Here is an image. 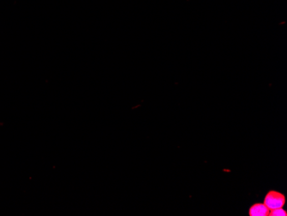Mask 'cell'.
<instances>
[{
  "label": "cell",
  "instance_id": "1",
  "mask_svg": "<svg viewBox=\"0 0 287 216\" xmlns=\"http://www.w3.org/2000/svg\"><path fill=\"white\" fill-rule=\"evenodd\" d=\"M285 203V197L280 192L271 191L268 192L264 199V204L270 210L274 208H283Z\"/></svg>",
  "mask_w": 287,
  "mask_h": 216
},
{
  "label": "cell",
  "instance_id": "2",
  "mask_svg": "<svg viewBox=\"0 0 287 216\" xmlns=\"http://www.w3.org/2000/svg\"><path fill=\"white\" fill-rule=\"evenodd\" d=\"M270 209L264 203H255L249 208L250 216H268Z\"/></svg>",
  "mask_w": 287,
  "mask_h": 216
},
{
  "label": "cell",
  "instance_id": "3",
  "mask_svg": "<svg viewBox=\"0 0 287 216\" xmlns=\"http://www.w3.org/2000/svg\"><path fill=\"white\" fill-rule=\"evenodd\" d=\"M268 216H287V212L282 208H274L270 210Z\"/></svg>",
  "mask_w": 287,
  "mask_h": 216
}]
</instances>
